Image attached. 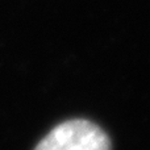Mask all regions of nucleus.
Wrapping results in <instances>:
<instances>
[{"mask_svg": "<svg viewBox=\"0 0 150 150\" xmlns=\"http://www.w3.org/2000/svg\"><path fill=\"white\" fill-rule=\"evenodd\" d=\"M34 150H112V145L99 125L84 119H74L53 128Z\"/></svg>", "mask_w": 150, "mask_h": 150, "instance_id": "obj_1", "label": "nucleus"}]
</instances>
